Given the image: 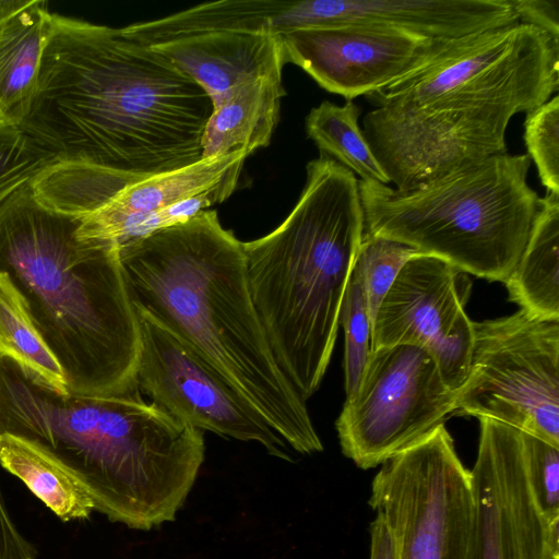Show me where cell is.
<instances>
[{"mask_svg":"<svg viewBox=\"0 0 559 559\" xmlns=\"http://www.w3.org/2000/svg\"><path fill=\"white\" fill-rule=\"evenodd\" d=\"M206 93L122 28L52 13L22 130L58 162L151 177L202 158Z\"/></svg>","mask_w":559,"mask_h":559,"instance_id":"1","label":"cell"},{"mask_svg":"<svg viewBox=\"0 0 559 559\" xmlns=\"http://www.w3.org/2000/svg\"><path fill=\"white\" fill-rule=\"evenodd\" d=\"M52 459L94 510L135 530L173 521L204 461L201 430L141 399L60 392L0 354V435Z\"/></svg>","mask_w":559,"mask_h":559,"instance_id":"2","label":"cell"},{"mask_svg":"<svg viewBox=\"0 0 559 559\" xmlns=\"http://www.w3.org/2000/svg\"><path fill=\"white\" fill-rule=\"evenodd\" d=\"M119 255L134 307L193 347L294 450H323L257 314L242 242L216 211L126 242Z\"/></svg>","mask_w":559,"mask_h":559,"instance_id":"3","label":"cell"},{"mask_svg":"<svg viewBox=\"0 0 559 559\" xmlns=\"http://www.w3.org/2000/svg\"><path fill=\"white\" fill-rule=\"evenodd\" d=\"M83 216L44 204L31 182L0 205V272L21 294L64 373L85 395L140 391V326L112 239L84 238Z\"/></svg>","mask_w":559,"mask_h":559,"instance_id":"4","label":"cell"},{"mask_svg":"<svg viewBox=\"0 0 559 559\" xmlns=\"http://www.w3.org/2000/svg\"><path fill=\"white\" fill-rule=\"evenodd\" d=\"M365 233L356 176L320 154L272 233L242 242L250 295L273 356L306 401L329 366L344 293Z\"/></svg>","mask_w":559,"mask_h":559,"instance_id":"5","label":"cell"},{"mask_svg":"<svg viewBox=\"0 0 559 559\" xmlns=\"http://www.w3.org/2000/svg\"><path fill=\"white\" fill-rule=\"evenodd\" d=\"M530 166L527 154L507 152L407 191L358 180L365 231L504 283L539 209Z\"/></svg>","mask_w":559,"mask_h":559,"instance_id":"6","label":"cell"},{"mask_svg":"<svg viewBox=\"0 0 559 559\" xmlns=\"http://www.w3.org/2000/svg\"><path fill=\"white\" fill-rule=\"evenodd\" d=\"M559 88V39L525 23L460 38L426 64L366 96L380 106L507 104L528 110Z\"/></svg>","mask_w":559,"mask_h":559,"instance_id":"7","label":"cell"},{"mask_svg":"<svg viewBox=\"0 0 559 559\" xmlns=\"http://www.w3.org/2000/svg\"><path fill=\"white\" fill-rule=\"evenodd\" d=\"M455 407L559 448V319L520 309L473 322L468 376Z\"/></svg>","mask_w":559,"mask_h":559,"instance_id":"8","label":"cell"},{"mask_svg":"<svg viewBox=\"0 0 559 559\" xmlns=\"http://www.w3.org/2000/svg\"><path fill=\"white\" fill-rule=\"evenodd\" d=\"M368 503L390 526L397 559H466L472 476L443 424L381 464Z\"/></svg>","mask_w":559,"mask_h":559,"instance_id":"9","label":"cell"},{"mask_svg":"<svg viewBox=\"0 0 559 559\" xmlns=\"http://www.w3.org/2000/svg\"><path fill=\"white\" fill-rule=\"evenodd\" d=\"M456 391L425 349L394 345L371 350L356 392L335 427L343 454L361 469L381 465L456 412Z\"/></svg>","mask_w":559,"mask_h":559,"instance_id":"10","label":"cell"},{"mask_svg":"<svg viewBox=\"0 0 559 559\" xmlns=\"http://www.w3.org/2000/svg\"><path fill=\"white\" fill-rule=\"evenodd\" d=\"M518 112L507 104L380 106L364 116L362 132L390 183L407 191L507 153V128Z\"/></svg>","mask_w":559,"mask_h":559,"instance_id":"11","label":"cell"},{"mask_svg":"<svg viewBox=\"0 0 559 559\" xmlns=\"http://www.w3.org/2000/svg\"><path fill=\"white\" fill-rule=\"evenodd\" d=\"M134 308L140 326L136 384L153 404L194 428L258 442L292 461L286 441L237 389L187 342Z\"/></svg>","mask_w":559,"mask_h":559,"instance_id":"12","label":"cell"},{"mask_svg":"<svg viewBox=\"0 0 559 559\" xmlns=\"http://www.w3.org/2000/svg\"><path fill=\"white\" fill-rule=\"evenodd\" d=\"M466 273L427 254L408 260L377 311L372 349L413 345L436 360L445 384L459 391L468 376L473 321L464 307L471 293Z\"/></svg>","mask_w":559,"mask_h":559,"instance_id":"13","label":"cell"},{"mask_svg":"<svg viewBox=\"0 0 559 559\" xmlns=\"http://www.w3.org/2000/svg\"><path fill=\"white\" fill-rule=\"evenodd\" d=\"M477 456L471 471L473 519L466 559H558L550 522L531 489L522 430L479 417Z\"/></svg>","mask_w":559,"mask_h":559,"instance_id":"14","label":"cell"},{"mask_svg":"<svg viewBox=\"0 0 559 559\" xmlns=\"http://www.w3.org/2000/svg\"><path fill=\"white\" fill-rule=\"evenodd\" d=\"M280 36L286 62L347 102L388 86L460 39L362 25L301 27Z\"/></svg>","mask_w":559,"mask_h":559,"instance_id":"15","label":"cell"},{"mask_svg":"<svg viewBox=\"0 0 559 559\" xmlns=\"http://www.w3.org/2000/svg\"><path fill=\"white\" fill-rule=\"evenodd\" d=\"M314 26L362 25L454 39L518 23L511 0H313Z\"/></svg>","mask_w":559,"mask_h":559,"instance_id":"16","label":"cell"},{"mask_svg":"<svg viewBox=\"0 0 559 559\" xmlns=\"http://www.w3.org/2000/svg\"><path fill=\"white\" fill-rule=\"evenodd\" d=\"M152 47L191 78L211 103L247 79L283 71L286 63L282 38L271 33H205Z\"/></svg>","mask_w":559,"mask_h":559,"instance_id":"17","label":"cell"},{"mask_svg":"<svg viewBox=\"0 0 559 559\" xmlns=\"http://www.w3.org/2000/svg\"><path fill=\"white\" fill-rule=\"evenodd\" d=\"M282 72L247 79L212 103L201 139L202 158L267 146L285 95Z\"/></svg>","mask_w":559,"mask_h":559,"instance_id":"18","label":"cell"},{"mask_svg":"<svg viewBox=\"0 0 559 559\" xmlns=\"http://www.w3.org/2000/svg\"><path fill=\"white\" fill-rule=\"evenodd\" d=\"M248 156L246 152L238 151L221 157L201 158L189 166L132 183L104 206L84 216L79 234L84 238L112 239L115 230L126 219L199 193L222 179L237 164L243 163Z\"/></svg>","mask_w":559,"mask_h":559,"instance_id":"19","label":"cell"},{"mask_svg":"<svg viewBox=\"0 0 559 559\" xmlns=\"http://www.w3.org/2000/svg\"><path fill=\"white\" fill-rule=\"evenodd\" d=\"M51 26L46 0L28 1L0 22V121L20 126L26 116Z\"/></svg>","mask_w":559,"mask_h":559,"instance_id":"20","label":"cell"},{"mask_svg":"<svg viewBox=\"0 0 559 559\" xmlns=\"http://www.w3.org/2000/svg\"><path fill=\"white\" fill-rule=\"evenodd\" d=\"M504 284L520 309L559 319V194L540 198L525 248Z\"/></svg>","mask_w":559,"mask_h":559,"instance_id":"21","label":"cell"},{"mask_svg":"<svg viewBox=\"0 0 559 559\" xmlns=\"http://www.w3.org/2000/svg\"><path fill=\"white\" fill-rule=\"evenodd\" d=\"M0 465L63 522L88 519L94 506L74 480L47 454L12 435H0Z\"/></svg>","mask_w":559,"mask_h":559,"instance_id":"22","label":"cell"},{"mask_svg":"<svg viewBox=\"0 0 559 559\" xmlns=\"http://www.w3.org/2000/svg\"><path fill=\"white\" fill-rule=\"evenodd\" d=\"M147 177L98 167L57 162L31 181L37 198L49 207L76 216L97 211L126 187Z\"/></svg>","mask_w":559,"mask_h":559,"instance_id":"23","label":"cell"},{"mask_svg":"<svg viewBox=\"0 0 559 559\" xmlns=\"http://www.w3.org/2000/svg\"><path fill=\"white\" fill-rule=\"evenodd\" d=\"M358 117L359 108L352 100L342 106L324 100L306 117V131L320 154L358 175L359 180L389 185L358 124Z\"/></svg>","mask_w":559,"mask_h":559,"instance_id":"24","label":"cell"},{"mask_svg":"<svg viewBox=\"0 0 559 559\" xmlns=\"http://www.w3.org/2000/svg\"><path fill=\"white\" fill-rule=\"evenodd\" d=\"M0 354L11 357L56 390L67 393L64 373L37 331L11 278L0 272Z\"/></svg>","mask_w":559,"mask_h":559,"instance_id":"25","label":"cell"},{"mask_svg":"<svg viewBox=\"0 0 559 559\" xmlns=\"http://www.w3.org/2000/svg\"><path fill=\"white\" fill-rule=\"evenodd\" d=\"M418 254L423 253L405 243L364 233L354 269L360 277L372 326L380 304L397 274L408 260Z\"/></svg>","mask_w":559,"mask_h":559,"instance_id":"26","label":"cell"},{"mask_svg":"<svg viewBox=\"0 0 559 559\" xmlns=\"http://www.w3.org/2000/svg\"><path fill=\"white\" fill-rule=\"evenodd\" d=\"M243 163L233 167L222 179L197 194L160 210L132 216L121 223L112 235L119 246L156 230L189 221L207 207L224 202L235 190Z\"/></svg>","mask_w":559,"mask_h":559,"instance_id":"27","label":"cell"},{"mask_svg":"<svg viewBox=\"0 0 559 559\" xmlns=\"http://www.w3.org/2000/svg\"><path fill=\"white\" fill-rule=\"evenodd\" d=\"M340 323L345 335L344 373L346 399H348L358 389L372 350V324L360 277L354 267L344 293Z\"/></svg>","mask_w":559,"mask_h":559,"instance_id":"28","label":"cell"},{"mask_svg":"<svg viewBox=\"0 0 559 559\" xmlns=\"http://www.w3.org/2000/svg\"><path fill=\"white\" fill-rule=\"evenodd\" d=\"M57 162L20 126L0 121V205Z\"/></svg>","mask_w":559,"mask_h":559,"instance_id":"29","label":"cell"},{"mask_svg":"<svg viewBox=\"0 0 559 559\" xmlns=\"http://www.w3.org/2000/svg\"><path fill=\"white\" fill-rule=\"evenodd\" d=\"M527 156L546 192L559 194V96L528 110L524 121Z\"/></svg>","mask_w":559,"mask_h":559,"instance_id":"30","label":"cell"},{"mask_svg":"<svg viewBox=\"0 0 559 559\" xmlns=\"http://www.w3.org/2000/svg\"><path fill=\"white\" fill-rule=\"evenodd\" d=\"M527 478L535 500L551 522L559 519V448L522 431Z\"/></svg>","mask_w":559,"mask_h":559,"instance_id":"31","label":"cell"},{"mask_svg":"<svg viewBox=\"0 0 559 559\" xmlns=\"http://www.w3.org/2000/svg\"><path fill=\"white\" fill-rule=\"evenodd\" d=\"M0 559H36V550L15 524L0 485Z\"/></svg>","mask_w":559,"mask_h":559,"instance_id":"32","label":"cell"},{"mask_svg":"<svg viewBox=\"0 0 559 559\" xmlns=\"http://www.w3.org/2000/svg\"><path fill=\"white\" fill-rule=\"evenodd\" d=\"M521 23L533 25L559 39V0H511Z\"/></svg>","mask_w":559,"mask_h":559,"instance_id":"33","label":"cell"},{"mask_svg":"<svg viewBox=\"0 0 559 559\" xmlns=\"http://www.w3.org/2000/svg\"><path fill=\"white\" fill-rule=\"evenodd\" d=\"M370 559H397L394 535L384 518L376 513L369 525Z\"/></svg>","mask_w":559,"mask_h":559,"instance_id":"34","label":"cell"}]
</instances>
